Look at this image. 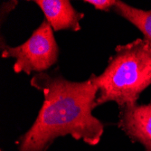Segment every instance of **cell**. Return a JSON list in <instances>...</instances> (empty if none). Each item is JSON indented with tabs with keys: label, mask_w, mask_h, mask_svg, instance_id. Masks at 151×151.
<instances>
[{
	"label": "cell",
	"mask_w": 151,
	"mask_h": 151,
	"mask_svg": "<svg viewBox=\"0 0 151 151\" xmlns=\"http://www.w3.org/2000/svg\"><path fill=\"white\" fill-rule=\"evenodd\" d=\"M18 5V1L14 0V1H6L3 2L0 6V21H1V26L6 21L9 14L17 7Z\"/></svg>",
	"instance_id": "obj_8"
},
{
	"label": "cell",
	"mask_w": 151,
	"mask_h": 151,
	"mask_svg": "<svg viewBox=\"0 0 151 151\" xmlns=\"http://www.w3.org/2000/svg\"><path fill=\"white\" fill-rule=\"evenodd\" d=\"M53 32L45 19L24 43L14 47L7 45L4 46L1 57L16 60L13 65L16 73L30 75L33 73H45L57 63L59 58L60 50Z\"/></svg>",
	"instance_id": "obj_3"
},
{
	"label": "cell",
	"mask_w": 151,
	"mask_h": 151,
	"mask_svg": "<svg viewBox=\"0 0 151 151\" xmlns=\"http://www.w3.org/2000/svg\"><path fill=\"white\" fill-rule=\"evenodd\" d=\"M112 10L118 16L132 24L141 32L145 39L151 42V9H139L123 1H117Z\"/></svg>",
	"instance_id": "obj_6"
},
{
	"label": "cell",
	"mask_w": 151,
	"mask_h": 151,
	"mask_svg": "<svg viewBox=\"0 0 151 151\" xmlns=\"http://www.w3.org/2000/svg\"><path fill=\"white\" fill-rule=\"evenodd\" d=\"M44 13L45 20L54 32L71 30L79 32L84 14L77 11L68 0H35L34 1Z\"/></svg>",
	"instance_id": "obj_5"
},
{
	"label": "cell",
	"mask_w": 151,
	"mask_h": 151,
	"mask_svg": "<svg viewBox=\"0 0 151 151\" xmlns=\"http://www.w3.org/2000/svg\"><path fill=\"white\" fill-rule=\"evenodd\" d=\"M30 84L43 93L44 102L33 125L16 141L17 151H47L65 136L89 146L101 142L104 124L92 114L98 94L94 73L86 81H72L57 67L35 73Z\"/></svg>",
	"instance_id": "obj_1"
},
{
	"label": "cell",
	"mask_w": 151,
	"mask_h": 151,
	"mask_svg": "<svg viewBox=\"0 0 151 151\" xmlns=\"http://www.w3.org/2000/svg\"><path fill=\"white\" fill-rule=\"evenodd\" d=\"M84 3L91 5L96 10L109 12L113 9L117 0H86Z\"/></svg>",
	"instance_id": "obj_7"
},
{
	"label": "cell",
	"mask_w": 151,
	"mask_h": 151,
	"mask_svg": "<svg viewBox=\"0 0 151 151\" xmlns=\"http://www.w3.org/2000/svg\"><path fill=\"white\" fill-rule=\"evenodd\" d=\"M95 107L111 101L119 108L138 104L141 93L151 85V42L138 38L117 45L105 70L95 74Z\"/></svg>",
	"instance_id": "obj_2"
},
{
	"label": "cell",
	"mask_w": 151,
	"mask_h": 151,
	"mask_svg": "<svg viewBox=\"0 0 151 151\" xmlns=\"http://www.w3.org/2000/svg\"><path fill=\"white\" fill-rule=\"evenodd\" d=\"M118 127L133 143H139L145 151H151V101L119 108Z\"/></svg>",
	"instance_id": "obj_4"
}]
</instances>
